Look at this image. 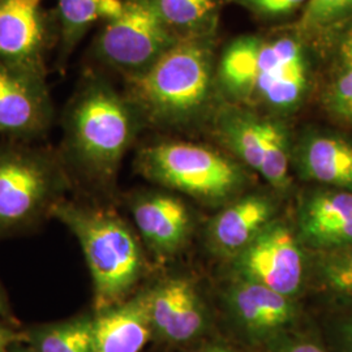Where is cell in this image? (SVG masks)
<instances>
[{"mask_svg":"<svg viewBox=\"0 0 352 352\" xmlns=\"http://www.w3.org/2000/svg\"><path fill=\"white\" fill-rule=\"evenodd\" d=\"M51 210L84 252L93 280L94 312L131 298L144 270V254L132 228L102 209L56 202Z\"/></svg>","mask_w":352,"mask_h":352,"instance_id":"obj_1","label":"cell"},{"mask_svg":"<svg viewBox=\"0 0 352 352\" xmlns=\"http://www.w3.org/2000/svg\"><path fill=\"white\" fill-rule=\"evenodd\" d=\"M212 51L200 37L183 38L145 71L131 75L135 106L149 120L182 126L201 115L212 98Z\"/></svg>","mask_w":352,"mask_h":352,"instance_id":"obj_2","label":"cell"},{"mask_svg":"<svg viewBox=\"0 0 352 352\" xmlns=\"http://www.w3.org/2000/svg\"><path fill=\"white\" fill-rule=\"evenodd\" d=\"M138 168L153 183L212 205H226L240 196L247 184L238 161L212 148L183 141L142 149Z\"/></svg>","mask_w":352,"mask_h":352,"instance_id":"obj_3","label":"cell"},{"mask_svg":"<svg viewBox=\"0 0 352 352\" xmlns=\"http://www.w3.org/2000/svg\"><path fill=\"white\" fill-rule=\"evenodd\" d=\"M131 104L101 82L89 84L68 115V141L77 161L94 175H113L135 136Z\"/></svg>","mask_w":352,"mask_h":352,"instance_id":"obj_4","label":"cell"},{"mask_svg":"<svg viewBox=\"0 0 352 352\" xmlns=\"http://www.w3.org/2000/svg\"><path fill=\"white\" fill-rule=\"evenodd\" d=\"M308 251L294 222L280 215L251 244L230 260L231 276L299 300L309 283Z\"/></svg>","mask_w":352,"mask_h":352,"instance_id":"obj_5","label":"cell"},{"mask_svg":"<svg viewBox=\"0 0 352 352\" xmlns=\"http://www.w3.org/2000/svg\"><path fill=\"white\" fill-rule=\"evenodd\" d=\"M180 39L166 25L153 0H124L123 13L104 26L96 51L106 63L136 75Z\"/></svg>","mask_w":352,"mask_h":352,"instance_id":"obj_6","label":"cell"},{"mask_svg":"<svg viewBox=\"0 0 352 352\" xmlns=\"http://www.w3.org/2000/svg\"><path fill=\"white\" fill-rule=\"evenodd\" d=\"M223 302L228 321L241 340L260 349L296 330L302 317L296 299L235 278L223 291Z\"/></svg>","mask_w":352,"mask_h":352,"instance_id":"obj_7","label":"cell"},{"mask_svg":"<svg viewBox=\"0 0 352 352\" xmlns=\"http://www.w3.org/2000/svg\"><path fill=\"white\" fill-rule=\"evenodd\" d=\"M309 76V63L299 39L285 36L264 41L253 100L273 113H294L307 98Z\"/></svg>","mask_w":352,"mask_h":352,"instance_id":"obj_8","label":"cell"},{"mask_svg":"<svg viewBox=\"0 0 352 352\" xmlns=\"http://www.w3.org/2000/svg\"><path fill=\"white\" fill-rule=\"evenodd\" d=\"M154 338L170 344L201 340L212 327L210 314L196 283L187 277L164 279L148 289Z\"/></svg>","mask_w":352,"mask_h":352,"instance_id":"obj_9","label":"cell"},{"mask_svg":"<svg viewBox=\"0 0 352 352\" xmlns=\"http://www.w3.org/2000/svg\"><path fill=\"white\" fill-rule=\"evenodd\" d=\"M56 188L50 166L21 151H0V228L32 219Z\"/></svg>","mask_w":352,"mask_h":352,"instance_id":"obj_10","label":"cell"},{"mask_svg":"<svg viewBox=\"0 0 352 352\" xmlns=\"http://www.w3.org/2000/svg\"><path fill=\"white\" fill-rule=\"evenodd\" d=\"M294 225L309 252L352 244V190L317 187L299 197Z\"/></svg>","mask_w":352,"mask_h":352,"instance_id":"obj_11","label":"cell"},{"mask_svg":"<svg viewBox=\"0 0 352 352\" xmlns=\"http://www.w3.org/2000/svg\"><path fill=\"white\" fill-rule=\"evenodd\" d=\"M279 217V202L270 193L253 192L227 202L206 227L210 250L234 258Z\"/></svg>","mask_w":352,"mask_h":352,"instance_id":"obj_12","label":"cell"},{"mask_svg":"<svg viewBox=\"0 0 352 352\" xmlns=\"http://www.w3.org/2000/svg\"><path fill=\"white\" fill-rule=\"evenodd\" d=\"M45 47L42 0H0V62L43 76Z\"/></svg>","mask_w":352,"mask_h":352,"instance_id":"obj_13","label":"cell"},{"mask_svg":"<svg viewBox=\"0 0 352 352\" xmlns=\"http://www.w3.org/2000/svg\"><path fill=\"white\" fill-rule=\"evenodd\" d=\"M131 213L141 238L155 254L171 257L187 245L193 218L187 204L175 195H139L131 204Z\"/></svg>","mask_w":352,"mask_h":352,"instance_id":"obj_14","label":"cell"},{"mask_svg":"<svg viewBox=\"0 0 352 352\" xmlns=\"http://www.w3.org/2000/svg\"><path fill=\"white\" fill-rule=\"evenodd\" d=\"M50 118L43 76L0 62V132L36 133L49 124Z\"/></svg>","mask_w":352,"mask_h":352,"instance_id":"obj_15","label":"cell"},{"mask_svg":"<svg viewBox=\"0 0 352 352\" xmlns=\"http://www.w3.org/2000/svg\"><path fill=\"white\" fill-rule=\"evenodd\" d=\"M292 167L305 182L352 190V140L330 131H309L292 146Z\"/></svg>","mask_w":352,"mask_h":352,"instance_id":"obj_16","label":"cell"},{"mask_svg":"<svg viewBox=\"0 0 352 352\" xmlns=\"http://www.w3.org/2000/svg\"><path fill=\"white\" fill-rule=\"evenodd\" d=\"M151 338L148 289L93 314V352H141Z\"/></svg>","mask_w":352,"mask_h":352,"instance_id":"obj_17","label":"cell"},{"mask_svg":"<svg viewBox=\"0 0 352 352\" xmlns=\"http://www.w3.org/2000/svg\"><path fill=\"white\" fill-rule=\"evenodd\" d=\"M217 132L241 164L261 175L265 161L264 116L231 107L218 116Z\"/></svg>","mask_w":352,"mask_h":352,"instance_id":"obj_18","label":"cell"},{"mask_svg":"<svg viewBox=\"0 0 352 352\" xmlns=\"http://www.w3.org/2000/svg\"><path fill=\"white\" fill-rule=\"evenodd\" d=\"M264 41L243 36L231 42L221 58L218 77L227 94L238 102L253 100Z\"/></svg>","mask_w":352,"mask_h":352,"instance_id":"obj_19","label":"cell"},{"mask_svg":"<svg viewBox=\"0 0 352 352\" xmlns=\"http://www.w3.org/2000/svg\"><path fill=\"white\" fill-rule=\"evenodd\" d=\"M21 340L37 352H93V315L30 327Z\"/></svg>","mask_w":352,"mask_h":352,"instance_id":"obj_20","label":"cell"},{"mask_svg":"<svg viewBox=\"0 0 352 352\" xmlns=\"http://www.w3.org/2000/svg\"><path fill=\"white\" fill-rule=\"evenodd\" d=\"M334 302L352 308V244L311 252L309 283Z\"/></svg>","mask_w":352,"mask_h":352,"instance_id":"obj_21","label":"cell"},{"mask_svg":"<svg viewBox=\"0 0 352 352\" xmlns=\"http://www.w3.org/2000/svg\"><path fill=\"white\" fill-rule=\"evenodd\" d=\"M265 161L261 177L276 192L285 193L291 187L292 145L289 129L276 118L264 116Z\"/></svg>","mask_w":352,"mask_h":352,"instance_id":"obj_22","label":"cell"},{"mask_svg":"<svg viewBox=\"0 0 352 352\" xmlns=\"http://www.w3.org/2000/svg\"><path fill=\"white\" fill-rule=\"evenodd\" d=\"M162 20L179 37H201L215 19L221 0H153Z\"/></svg>","mask_w":352,"mask_h":352,"instance_id":"obj_23","label":"cell"},{"mask_svg":"<svg viewBox=\"0 0 352 352\" xmlns=\"http://www.w3.org/2000/svg\"><path fill=\"white\" fill-rule=\"evenodd\" d=\"M102 0H58V14L62 28V41L65 52L87 33L93 23L100 20Z\"/></svg>","mask_w":352,"mask_h":352,"instance_id":"obj_24","label":"cell"},{"mask_svg":"<svg viewBox=\"0 0 352 352\" xmlns=\"http://www.w3.org/2000/svg\"><path fill=\"white\" fill-rule=\"evenodd\" d=\"M322 102L336 122L352 126V65L343 63L325 90Z\"/></svg>","mask_w":352,"mask_h":352,"instance_id":"obj_25","label":"cell"},{"mask_svg":"<svg viewBox=\"0 0 352 352\" xmlns=\"http://www.w3.org/2000/svg\"><path fill=\"white\" fill-rule=\"evenodd\" d=\"M352 13V0H308L304 7L302 30H321L334 25Z\"/></svg>","mask_w":352,"mask_h":352,"instance_id":"obj_26","label":"cell"},{"mask_svg":"<svg viewBox=\"0 0 352 352\" xmlns=\"http://www.w3.org/2000/svg\"><path fill=\"white\" fill-rule=\"evenodd\" d=\"M263 352H333L315 336L307 334L296 330H292L287 334L273 340Z\"/></svg>","mask_w":352,"mask_h":352,"instance_id":"obj_27","label":"cell"},{"mask_svg":"<svg viewBox=\"0 0 352 352\" xmlns=\"http://www.w3.org/2000/svg\"><path fill=\"white\" fill-rule=\"evenodd\" d=\"M243 7L264 17H279L302 8L308 0H236Z\"/></svg>","mask_w":352,"mask_h":352,"instance_id":"obj_28","label":"cell"},{"mask_svg":"<svg viewBox=\"0 0 352 352\" xmlns=\"http://www.w3.org/2000/svg\"><path fill=\"white\" fill-rule=\"evenodd\" d=\"M333 342V352H352V314L343 316L334 324Z\"/></svg>","mask_w":352,"mask_h":352,"instance_id":"obj_29","label":"cell"},{"mask_svg":"<svg viewBox=\"0 0 352 352\" xmlns=\"http://www.w3.org/2000/svg\"><path fill=\"white\" fill-rule=\"evenodd\" d=\"M124 10V1L123 0H102L100 6V17L103 20L111 21L118 19Z\"/></svg>","mask_w":352,"mask_h":352,"instance_id":"obj_30","label":"cell"},{"mask_svg":"<svg viewBox=\"0 0 352 352\" xmlns=\"http://www.w3.org/2000/svg\"><path fill=\"white\" fill-rule=\"evenodd\" d=\"M188 352H245L244 350H240L235 346H231L226 342L222 340H212V342H205L200 346L190 349Z\"/></svg>","mask_w":352,"mask_h":352,"instance_id":"obj_31","label":"cell"},{"mask_svg":"<svg viewBox=\"0 0 352 352\" xmlns=\"http://www.w3.org/2000/svg\"><path fill=\"white\" fill-rule=\"evenodd\" d=\"M21 340V334L0 322V352H10L14 343Z\"/></svg>","mask_w":352,"mask_h":352,"instance_id":"obj_32","label":"cell"},{"mask_svg":"<svg viewBox=\"0 0 352 352\" xmlns=\"http://www.w3.org/2000/svg\"><path fill=\"white\" fill-rule=\"evenodd\" d=\"M340 51L342 62L352 65V28L342 39Z\"/></svg>","mask_w":352,"mask_h":352,"instance_id":"obj_33","label":"cell"},{"mask_svg":"<svg viewBox=\"0 0 352 352\" xmlns=\"http://www.w3.org/2000/svg\"><path fill=\"white\" fill-rule=\"evenodd\" d=\"M10 352H37L33 347H30L29 344L24 343L23 340H19L17 343H14Z\"/></svg>","mask_w":352,"mask_h":352,"instance_id":"obj_34","label":"cell"},{"mask_svg":"<svg viewBox=\"0 0 352 352\" xmlns=\"http://www.w3.org/2000/svg\"><path fill=\"white\" fill-rule=\"evenodd\" d=\"M4 312V300H3V295L0 292V315Z\"/></svg>","mask_w":352,"mask_h":352,"instance_id":"obj_35","label":"cell"}]
</instances>
